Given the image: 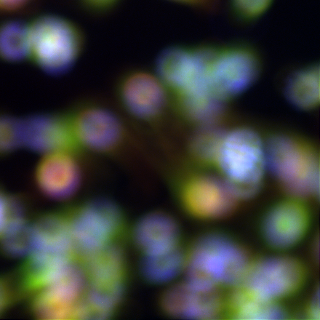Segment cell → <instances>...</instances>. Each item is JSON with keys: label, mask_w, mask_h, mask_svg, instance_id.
I'll return each instance as SVG.
<instances>
[{"label": "cell", "mask_w": 320, "mask_h": 320, "mask_svg": "<svg viewBox=\"0 0 320 320\" xmlns=\"http://www.w3.org/2000/svg\"><path fill=\"white\" fill-rule=\"evenodd\" d=\"M28 27L22 22L13 20L0 25V59L17 62L28 53Z\"/></svg>", "instance_id": "18"}, {"label": "cell", "mask_w": 320, "mask_h": 320, "mask_svg": "<svg viewBox=\"0 0 320 320\" xmlns=\"http://www.w3.org/2000/svg\"><path fill=\"white\" fill-rule=\"evenodd\" d=\"M266 148V163L288 193L303 197L318 189L319 163L315 150L281 135L271 137Z\"/></svg>", "instance_id": "2"}, {"label": "cell", "mask_w": 320, "mask_h": 320, "mask_svg": "<svg viewBox=\"0 0 320 320\" xmlns=\"http://www.w3.org/2000/svg\"><path fill=\"white\" fill-rule=\"evenodd\" d=\"M36 182L41 191L49 198L64 200L72 196L81 180L80 166L68 153L50 154L43 158L36 169Z\"/></svg>", "instance_id": "11"}, {"label": "cell", "mask_w": 320, "mask_h": 320, "mask_svg": "<svg viewBox=\"0 0 320 320\" xmlns=\"http://www.w3.org/2000/svg\"><path fill=\"white\" fill-rule=\"evenodd\" d=\"M189 5L205 12L211 8L217 0H171Z\"/></svg>", "instance_id": "25"}, {"label": "cell", "mask_w": 320, "mask_h": 320, "mask_svg": "<svg viewBox=\"0 0 320 320\" xmlns=\"http://www.w3.org/2000/svg\"><path fill=\"white\" fill-rule=\"evenodd\" d=\"M0 237V251L11 257L23 256L35 245L33 227L26 221L9 223L1 231Z\"/></svg>", "instance_id": "19"}, {"label": "cell", "mask_w": 320, "mask_h": 320, "mask_svg": "<svg viewBox=\"0 0 320 320\" xmlns=\"http://www.w3.org/2000/svg\"><path fill=\"white\" fill-rule=\"evenodd\" d=\"M22 133L23 146L40 152L63 150L72 138L67 119L50 115L23 117Z\"/></svg>", "instance_id": "12"}, {"label": "cell", "mask_w": 320, "mask_h": 320, "mask_svg": "<svg viewBox=\"0 0 320 320\" xmlns=\"http://www.w3.org/2000/svg\"><path fill=\"white\" fill-rule=\"evenodd\" d=\"M227 132L216 124H204L191 140L188 149L190 158L201 167L216 166L218 151Z\"/></svg>", "instance_id": "17"}, {"label": "cell", "mask_w": 320, "mask_h": 320, "mask_svg": "<svg viewBox=\"0 0 320 320\" xmlns=\"http://www.w3.org/2000/svg\"><path fill=\"white\" fill-rule=\"evenodd\" d=\"M119 0H83L84 2L92 9L103 11L111 9Z\"/></svg>", "instance_id": "26"}, {"label": "cell", "mask_w": 320, "mask_h": 320, "mask_svg": "<svg viewBox=\"0 0 320 320\" xmlns=\"http://www.w3.org/2000/svg\"><path fill=\"white\" fill-rule=\"evenodd\" d=\"M191 287L190 284L177 283L167 288L160 297L161 310L171 317L186 318L189 306Z\"/></svg>", "instance_id": "21"}, {"label": "cell", "mask_w": 320, "mask_h": 320, "mask_svg": "<svg viewBox=\"0 0 320 320\" xmlns=\"http://www.w3.org/2000/svg\"><path fill=\"white\" fill-rule=\"evenodd\" d=\"M28 54L45 71L57 74L68 70L82 49V33L71 24L58 18L46 17L28 28Z\"/></svg>", "instance_id": "3"}, {"label": "cell", "mask_w": 320, "mask_h": 320, "mask_svg": "<svg viewBox=\"0 0 320 320\" xmlns=\"http://www.w3.org/2000/svg\"></svg>", "instance_id": "29"}, {"label": "cell", "mask_w": 320, "mask_h": 320, "mask_svg": "<svg viewBox=\"0 0 320 320\" xmlns=\"http://www.w3.org/2000/svg\"><path fill=\"white\" fill-rule=\"evenodd\" d=\"M36 250L54 253L68 251L71 245L68 221L64 212L39 216L33 226Z\"/></svg>", "instance_id": "14"}, {"label": "cell", "mask_w": 320, "mask_h": 320, "mask_svg": "<svg viewBox=\"0 0 320 320\" xmlns=\"http://www.w3.org/2000/svg\"><path fill=\"white\" fill-rule=\"evenodd\" d=\"M308 277L306 266L298 260L282 256L266 257L253 264L247 275L245 286L261 300L281 302L300 292Z\"/></svg>", "instance_id": "6"}, {"label": "cell", "mask_w": 320, "mask_h": 320, "mask_svg": "<svg viewBox=\"0 0 320 320\" xmlns=\"http://www.w3.org/2000/svg\"><path fill=\"white\" fill-rule=\"evenodd\" d=\"M69 220L72 243L83 250H92L116 244L124 233L121 211L113 202L105 198L72 207Z\"/></svg>", "instance_id": "5"}, {"label": "cell", "mask_w": 320, "mask_h": 320, "mask_svg": "<svg viewBox=\"0 0 320 320\" xmlns=\"http://www.w3.org/2000/svg\"><path fill=\"white\" fill-rule=\"evenodd\" d=\"M187 251L180 245L161 252L145 255L142 271L149 282L159 284L172 279L186 265Z\"/></svg>", "instance_id": "15"}, {"label": "cell", "mask_w": 320, "mask_h": 320, "mask_svg": "<svg viewBox=\"0 0 320 320\" xmlns=\"http://www.w3.org/2000/svg\"><path fill=\"white\" fill-rule=\"evenodd\" d=\"M116 89L123 108L132 118L146 119L161 110L165 97L161 85L150 73L132 69L118 79Z\"/></svg>", "instance_id": "10"}, {"label": "cell", "mask_w": 320, "mask_h": 320, "mask_svg": "<svg viewBox=\"0 0 320 320\" xmlns=\"http://www.w3.org/2000/svg\"><path fill=\"white\" fill-rule=\"evenodd\" d=\"M242 245L225 233L211 231L191 245L190 263L199 276L213 284L225 283L236 271L243 258Z\"/></svg>", "instance_id": "8"}, {"label": "cell", "mask_w": 320, "mask_h": 320, "mask_svg": "<svg viewBox=\"0 0 320 320\" xmlns=\"http://www.w3.org/2000/svg\"><path fill=\"white\" fill-rule=\"evenodd\" d=\"M27 0H0V7L4 9L12 10L21 7Z\"/></svg>", "instance_id": "28"}, {"label": "cell", "mask_w": 320, "mask_h": 320, "mask_svg": "<svg viewBox=\"0 0 320 320\" xmlns=\"http://www.w3.org/2000/svg\"><path fill=\"white\" fill-rule=\"evenodd\" d=\"M8 195L0 185V233L1 232L6 223Z\"/></svg>", "instance_id": "27"}, {"label": "cell", "mask_w": 320, "mask_h": 320, "mask_svg": "<svg viewBox=\"0 0 320 320\" xmlns=\"http://www.w3.org/2000/svg\"><path fill=\"white\" fill-rule=\"evenodd\" d=\"M265 163L260 137L253 130L243 128L227 133L219 149L216 165L235 192L248 196L258 192Z\"/></svg>", "instance_id": "1"}, {"label": "cell", "mask_w": 320, "mask_h": 320, "mask_svg": "<svg viewBox=\"0 0 320 320\" xmlns=\"http://www.w3.org/2000/svg\"><path fill=\"white\" fill-rule=\"evenodd\" d=\"M187 318L212 319L217 317L223 309L221 296L215 286L191 285Z\"/></svg>", "instance_id": "20"}, {"label": "cell", "mask_w": 320, "mask_h": 320, "mask_svg": "<svg viewBox=\"0 0 320 320\" xmlns=\"http://www.w3.org/2000/svg\"><path fill=\"white\" fill-rule=\"evenodd\" d=\"M303 308V317L308 319L319 320L320 318V288L317 283Z\"/></svg>", "instance_id": "24"}, {"label": "cell", "mask_w": 320, "mask_h": 320, "mask_svg": "<svg viewBox=\"0 0 320 320\" xmlns=\"http://www.w3.org/2000/svg\"><path fill=\"white\" fill-rule=\"evenodd\" d=\"M177 198L183 212L192 218L222 219L233 213L236 197L225 181L214 175H199L184 179Z\"/></svg>", "instance_id": "7"}, {"label": "cell", "mask_w": 320, "mask_h": 320, "mask_svg": "<svg viewBox=\"0 0 320 320\" xmlns=\"http://www.w3.org/2000/svg\"><path fill=\"white\" fill-rule=\"evenodd\" d=\"M135 244L145 254L161 252L180 244L181 232L177 221L166 212L155 211L140 219L134 231Z\"/></svg>", "instance_id": "13"}, {"label": "cell", "mask_w": 320, "mask_h": 320, "mask_svg": "<svg viewBox=\"0 0 320 320\" xmlns=\"http://www.w3.org/2000/svg\"><path fill=\"white\" fill-rule=\"evenodd\" d=\"M310 215L303 204L296 201L280 202L268 209L260 223L261 236L272 249L291 248L301 239L310 223Z\"/></svg>", "instance_id": "9"}, {"label": "cell", "mask_w": 320, "mask_h": 320, "mask_svg": "<svg viewBox=\"0 0 320 320\" xmlns=\"http://www.w3.org/2000/svg\"><path fill=\"white\" fill-rule=\"evenodd\" d=\"M79 143L100 152L114 151L133 140V127L109 106L94 101L80 104L71 117Z\"/></svg>", "instance_id": "4"}, {"label": "cell", "mask_w": 320, "mask_h": 320, "mask_svg": "<svg viewBox=\"0 0 320 320\" xmlns=\"http://www.w3.org/2000/svg\"><path fill=\"white\" fill-rule=\"evenodd\" d=\"M22 146L20 118L0 111V157Z\"/></svg>", "instance_id": "22"}, {"label": "cell", "mask_w": 320, "mask_h": 320, "mask_svg": "<svg viewBox=\"0 0 320 320\" xmlns=\"http://www.w3.org/2000/svg\"><path fill=\"white\" fill-rule=\"evenodd\" d=\"M285 91L287 99L297 108L308 109L320 99V69L317 64L297 71L287 79Z\"/></svg>", "instance_id": "16"}, {"label": "cell", "mask_w": 320, "mask_h": 320, "mask_svg": "<svg viewBox=\"0 0 320 320\" xmlns=\"http://www.w3.org/2000/svg\"><path fill=\"white\" fill-rule=\"evenodd\" d=\"M272 0H230L229 11L232 20L236 23L246 24L262 14Z\"/></svg>", "instance_id": "23"}]
</instances>
